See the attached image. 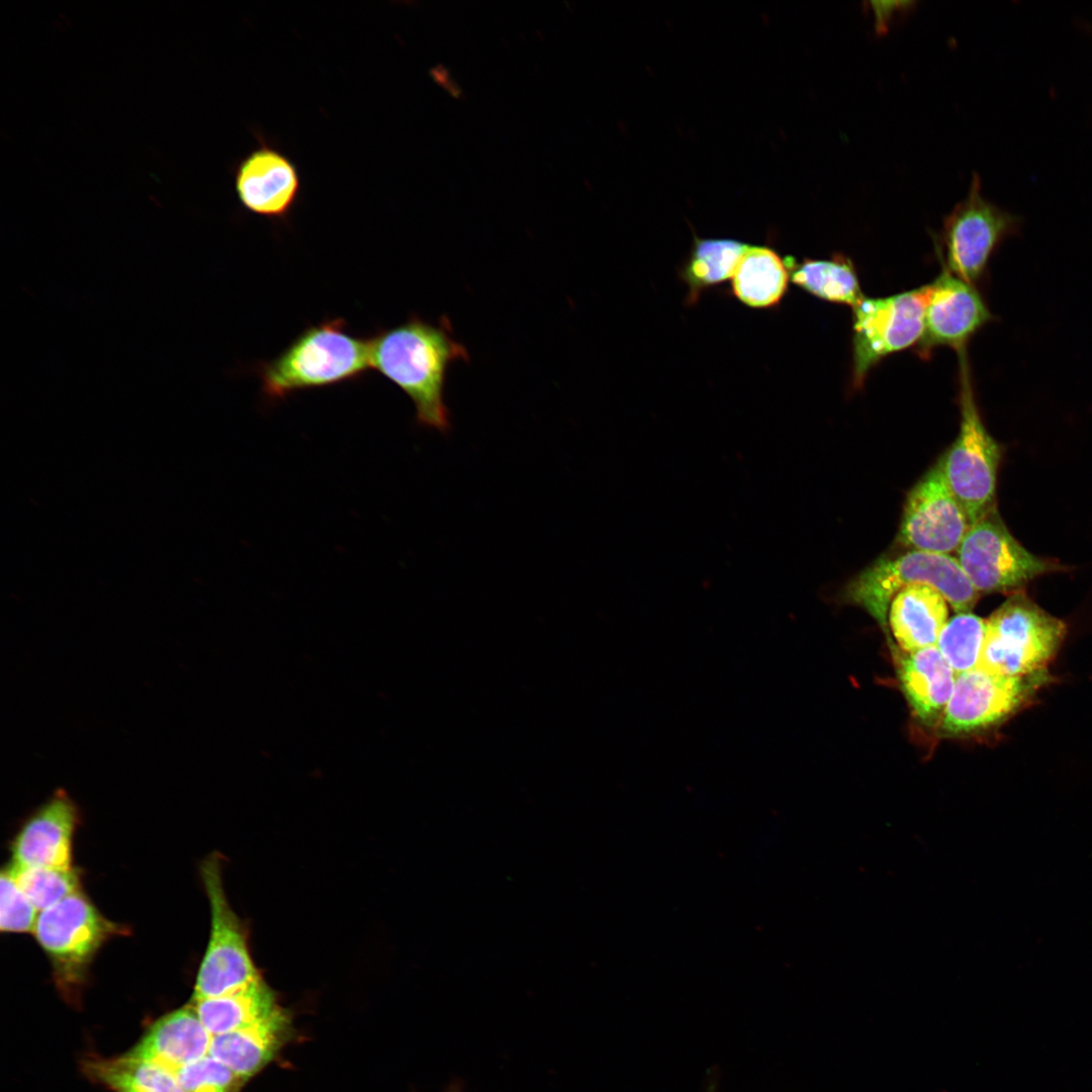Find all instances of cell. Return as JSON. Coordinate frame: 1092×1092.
Listing matches in <instances>:
<instances>
[{"instance_id":"obj_1","label":"cell","mask_w":1092,"mask_h":1092,"mask_svg":"<svg viewBox=\"0 0 1092 1092\" xmlns=\"http://www.w3.org/2000/svg\"><path fill=\"white\" fill-rule=\"evenodd\" d=\"M468 359L446 316L435 325L413 315L370 339L371 367L411 398L419 425L443 434L451 430L445 401L447 373L452 363Z\"/></svg>"},{"instance_id":"obj_2","label":"cell","mask_w":1092,"mask_h":1092,"mask_svg":"<svg viewBox=\"0 0 1092 1092\" xmlns=\"http://www.w3.org/2000/svg\"><path fill=\"white\" fill-rule=\"evenodd\" d=\"M370 339L351 334L334 318L304 329L279 355L258 366L264 394L272 399L303 389L361 377L369 368Z\"/></svg>"},{"instance_id":"obj_3","label":"cell","mask_w":1092,"mask_h":1092,"mask_svg":"<svg viewBox=\"0 0 1092 1092\" xmlns=\"http://www.w3.org/2000/svg\"><path fill=\"white\" fill-rule=\"evenodd\" d=\"M917 583L938 590L957 614L971 612L980 598L953 555L906 550L863 568L846 584L843 599L862 608L885 630L893 598Z\"/></svg>"},{"instance_id":"obj_4","label":"cell","mask_w":1092,"mask_h":1092,"mask_svg":"<svg viewBox=\"0 0 1092 1092\" xmlns=\"http://www.w3.org/2000/svg\"><path fill=\"white\" fill-rule=\"evenodd\" d=\"M1067 632L1065 623L1023 592L1013 593L986 619L979 666L993 673L1025 676L1048 670Z\"/></svg>"},{"instance_id":"obj_5","label":"cell","mask_w":1092,"mask_h":1092,"mask_svg":"<svg viewBox=\"0 0 1092 1092\" xmlns=\"http://www.w3.org/2000/svg\"><path fill=\"white\" fill-rule=\"evenodd\" d=\"M960 366V432L940 457L947 484L971 526L996 507L1001 446L987 431L978 411L967 351L958 353Z\"/></svg>"},{"instance_id":"obj_6","label":"cell","mask_w":1092,"mask_h":1092,"mask_svg":"<svg viewBox=\"0 0 1092 1092\" xmlns=\"http://www.w3.org/2000/svg\"><path fill=\"white\" fill-rule=\"evenodd\" d=\"M32 932L52 963L59 989L73 999L99 948L122 927L79 891L40 911Z\"/></svg>"},{"instance_id":"obj_7","label":"cell","mask_w":1092,"mask_h":1092,"mask_svg":"<svg viewBox=\"0 0 1092 1092\" xmlns=\"http://www.w3.org/2000/svg\"><path fill=\"white\" fill-rule=\"evenodd\" d=\"M201 877L210 907V934L192 1000L229 995L263 980L251 956L247 929L226 898L217 854L203 860Z\"/></svg>"},{"instance_id":"obj_8","label":"cell","mask_w":1092,"mask_h":1092,"mask_svg":"<svg viewBox=\"0 0 1092 1092\" xmlns=\"http://www.w3.org/2000/svg\"><path fill=\"white\" fill-rule=\"evenodd\" d=\"M954 557L980 595H1011L1038 576L1067 570L1065 565L1024 548L996 507L969 528Z\"/></svg>"},{"instance_id":"obj_9","label":"cell","mask_w":1092,"mask_h":1092,"mask_svg":"<svg viewBox=\"0 0 1092 1092\" xmlns=\"http://www.w3.org/2000/svg\"><path fill=\"white\" fill-rule=\"evenodd\" d=\"M1020 223V217L983 196L981 178L974 173L966 198L943 219L937 248L942 265L976 286L995 249L1018 233Z\"/></svg>"},{"instance_id":"obj_10","label":"cell","mask_w":1092,"mask_h":1092,"mask_svg":"<svg viewBox=\"0 0 1092 1092\" xmlns=\"http://www.w3.org/2000/svg\"><path fill=\"white\" fill-rule=\"evenodd\" d=\"M927 285L886 297H864L853 308L852 382L863 383L887 356L918 345L924 330Z\"/></svg>"},{"instance_id":"obj_11","label":"cell","mask_w":1092,"mask_h":1092,"mask_svg":"<svg viewBox=\"0 0 1092 1092\" xmlns=\"http://www.w3.org/2000/svg\"><path fill=\"white\" fill-rule=\"evenodd\" d=\"M1050 679L1048 670L1008 676L976 667L959 673L940 731L956 737L989 729L1020 709Z\"/></svg>"},{"instance_id":"obj_12","label":"cell","mask_w":1092,"mask_h":1092,"mask_svg":"<svg viewBox=\"0 0 1092 1092\" xmlns=\"http://www.w3.org/2000/svg\"><path fill=\"white\" fill-rule=\"evenodd\" d=\"M970 527L939 458L908 491L897 542L906 550L951 554Z\"/></svg>"},{"instance_id":"obj_13","label":"cell","mask_w":1092,"mask_h":1092,"mask_svg":"<svg viewBox=\"0 0 1092 1092\" xmlns=\"http://www.w3.org/2000/svg\"><path fill=\"white\" fill-rule=\"evenodd\" d=\"M923 335L919 355L926 357L936 347L957 352L966 350L969 340L993 320L976 286L967 283L942 265L939 275L927 284Z\"/></svg>"},{"instance_id":"obj_14","label":"cell","mask_w":1092,"mask_h":1092,"mask_svg":"<svg viewBox=\"0 0 1092 1092\" xmlns=\"http://www.w3.org/2000/svg\"><path fill=\"white\" fill-rule=\"evenodd\" d=\"M258 145L235 169V190L243 208L253 214L285 219L296 204L301 177L296 164L275 146L257 136Z\"/></svg>"},{"instance_id":"obj_15","label":"cell","mask_w":1092,"mask_h":1092,"mask_svg":"<svg viewBox=\"0 0 1092 1092\" xmlns=\"http://www.w3.org/2000/svg\"><path fill=\"white\" fill-rule=\"evenodd\" d=\"M79 809L65 790H57L24 823L12 845L16 868L72 869L73 836Z\"/></svg>"},{"instance_id":"obj_16","label":"cell","mask_w":1092,"mask_h":1092,"mask_svg":"<svg viewBox=\"0 0 1092 1092\" xmlns=\"http://www.w3.org/2000/svg\"><path fill=\"white\" fill-rule=\"evenodd\" d=\"M211 1039L190 1003L153 1023L127 1055L175 1075L181 1068L208 1056Z\"/></svg>"},{"instance_id":"obj_17","label":"cell","mask_w":1092,"mask_h":1092,"mask_svg":"<svg viewBox=\"0 0 1092 1092\" xmlns=\"http://www.w3.org/2000/svg\"><path fill=\"white\" fill-rule=\"evenodd\" d=\"M291 1035V1017L280 1006L254 1025L212 1035L208 1055L246 1081L268 1065Z\"/></svg>"},{"instance_id":"obj_18","label":"cell","mask_w":1092,"mask_h":1092,"mask_svg":"<svg viewBox=\"0 0 1092 1092\" xmlns=\"http://www.w3.org/2000/svg\"><path fill=\"white\" fill-rule=\"evenodd\" d=\"M897 665L899 681L916 718L926 726L939 723L957 674L938 648L898 653Z\"/></svg>"},{"instance_id":"obj_19","label":"cell","mask_w":1092,"mask_h":1092,"mask_svg":"<svg viewBox=\"0 0 1092 1092\" xmlns=\"http://www.w3.org/2000/svg\"><path fill=\"white\" fill-rule=\"evenodd\" d=\"M946 603L934 587L920 583L904 587L893 598L888 620L902 652L936 646L947 623Z\"/></svg>"},{"instance_id":"obj_20","label":"cell","mask_w":1092,"mask_h":1092,"mask_svg":"<svg viewBox=\"0 0 1092 1092\" xmlns=\"http://www.w3.org/2000/svg\"><path fill=\"white\" fill-rule=\"evenodd\" d=\"M731 279L732 293L740 302L752 308H769L786 294L790 274L785 259L774 249L749 245Z\"/></svg>"},{"instance_id":"obj_21","label":"cell","mask_w":1092,"mask_h":1092,"mask_svg":"<svg viewBox=\"0 0 1092 1092\" xmlns=\"http://www.w3.org/2000/svg\"><path fill=\"white\" fill-rule=\"evenodd\" d=\"M191 1004L211 1035L240 1030L270 1016L280 1006L263 980L238 992L192 1000Z\"/></svg>"},{"instance_id":"obj_22","label":"cell","mask_w":1092,"mask_h":1092,"mask_svg":"<svg viewBox=\"0 0 1092 1092\" xmlns=\"http://www.w3.org/2000/svg\"><path fill=\"white\" fill-rule=\"evenodd\" d=\"M784 259L790 280L819 299L853 309L866 297L854 265L842 255L824 260L805 258L800 262L793 257Z\"/></svg>"},{"instance_id":"obj_23","label":"cell","mask_w":1092,"mask_h":1092,"mask_svg":"<svg viewBox=\"0 0 1092 1092\" xmlns=\"http://www.w3.org/2000/svg\"><path fill=\"white\" fill-rule=\"evenodd\" d=\"M748 246L733 239L694 236L691 251L679 270V277L688 286V301L696 302L704 290L732 278Z\"/></svg>"},{"instance_id":"obj_24","label":"cell","mask_w":1092,"mask_h":1092,"mask_svg":"<svg viewBox=\"0 0 1092 1092\" xmlns=\"http://www.w3.org/2000/svg\"><path fill=\"white\" fill-rule=\"evenodd\" d=\"M84 1069L113 1092H184L173 1073L127 1054L116 1059L89 1060Z\"/></svg>"},{"instance_id":"obj_25","label":"cell","mask_w":1092,"mask_h":1092,"mask_svg":"<svg viewBox=\"0 0 1092 1092\" xmlns=\"http://www.w3.org/2000/svg\"><path fill=\"white\" fill-rule=\"evenodd\" d=\"M985 635V619L971 612L960 613L947 621L936 647L959 674L979 666Z\"/></svg>"},{"instance_id":"obj_26","label":"cell","mask_w":1092,"mask_h":1092,"mask_svg":"<svg viewBox=\"0 0 1092 1092\" xmlns=\"http://www.w3.org/2000/svg\"><path fill=\"white\" fill-rule=\"evenodd\" d=\"M16 883L38 912L81 891L78 872L72 869L16 868L9 866Z\"/></svg>"},{"instance_id":"obj_27","label":"cell","mask_w":1092,"mask_h":1092,"mask_svg":"<svg viewBox=\"0 0 1092 1092\" xmlns=\"http://www.w3.org/2000/svg\"><path fill=\"white\" fill-rule=\"evenodd\" d=\"M184 1092H239L245 1080L209 1055L176 1072Z\"/></svg>"},{"instance_id":"obj_28","label":"cell","mask_w":1092,"mask_h":1092,"mask_svg":"<svg viewBox=\"0 0 1092 1092\" xmlns=\"http://www.w3.org/2000/svg\"><path fill=\"white\" fill-rule=\"evenodd\" d=\"M0 893L1 931H33L39 912L18 886L9 867L1 873Z\"/></svg>"},{"instance_id":"obj_29","label":"cell","mask_w":1092,"mask_h":1092,"mask_svg":"<svg viewBox=\"0 0 1092 1092\" xmlns=\"http://www.w3.org/2000/svg\"><path fill=\"white\" fill-rule=\"evenodd\" d=\"M868 9L874 17V26L878 33L884 34L889 30L892 22L897 17L907 14L913 8L912 1H871Z\"/></svg>"},{"instance_id":"obj_30","label":"cell","mask_w":1092,"mask_h":1092,"mask_svg":"<svg viewBox=\"0 0 1092 1092\" xmlns=\"http://www.w3.org/2000/svg\"><path fill=\"white\" fill-rule=\"evenodd\" d=\"M440 1092H466L465 1084L461 1079L454 1078Z\"/></svg>"}]
</instances>
